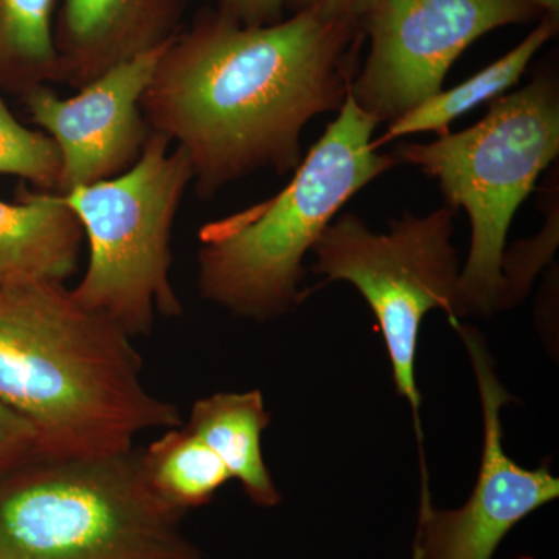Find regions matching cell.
I'll list each match as a JSON object with an SVG mask.
<instances>
[{
	"label": "cell",
	"instance_id": "obj_1",
	"mask_svg": "<svg viewBox=\"0 0 559 559\" xmlns=\"http://www.w3.org/2000/svg\"><path fill=\"white\" fill-rule=\"evenodd\" d=\"M359 31L316 9L257 27L219 14L173 38L143 119L187 154L201 200L263 168L294 171L307 124L349 94Z\"/></svg>",
	"mask_w": 559,
	"mask_h": 559
},
{
	"label": "cell",
	"instance_id": "obj_2",
	"mask_svg": "<svg viewBox=\"0 0 559 559\" xmlns=\"http://www.w3.org/2000/svg\"><path fill=\"white\" fill-rule=\"evenodd\" d=\"M0 403L28 421L43 459L121 454L145 430L182 425L143 382L130 334L64 283L0 286Z\"/></svg>",
	"mask_w": 559,
	"mask_h": 559
},
{
	"label": "cell",
	"instance_id": "obj_3",
	"mask_svg": "<svg viewBox=\"0 0 559 559\" xmlns=\"http://www.w3.org/2000/svg\"><path fill=\"white\" fill-rule=\"evenodd\" d=\"M380 124L348 94L285 189L202 227V299L255 320L277 318L300 304L305 255L342 207L395 165V157L378 153L373 134Z\"/></svg>",
	"mask_w": 559,
	"mask_h": 559
},
{
	"label": "cell",
	"instance_id": "obj_4",
	"mask_svg": "<svg viewBox=\"0 0 559 559\" xmlns=\"http://www.w3.org/2000/svg\"><path fill=\"white\" fill-rule=\"evenodd\" d=\"M558 156L559 81L554 70L489 103L487 116L468 130L401 148V160L439 182L448 207L469 216L471 249L455 286L452 325L460 316L503 310L507 235L540 173Z\"/></svg>",
	"mask_w": 559,
	"mask_h": 559
},
{
	"label": "cell",
	"instance_id": "obj_5",
	"mask_svg": "<svg viewBox=\"0 0 559 559\" xmlns=\"http://www.w3.org/2000/svg\"><path fill=\"white\" fill-rule=\"evenodd\" d=\"M140 452L33 457L0 477V559H202Z\"/></svg>",
	"mask_w": 559,
	"mask_h": 559
},
{
	"label": "cell",
	"instance_id": "obj_6",
	"mask_svg": "<svg viewBox=\"0 0 559 559\" xmlns=\"http://www.w3.org/2000/svg\"><path fill=\"white\" fill-rule=\"evenodd\" d=\"M171 145L151 131L130 170L62 194L90 242L87 270L70 290L132 340L150 336L157 316L179 318L183 310L170 277L171 230L193 171Z\"/></svg>",
	"mask_w": 559,
	"mask_h": 559
},
{
	"label": "cell",
	"instance_id": "obj_7",
	"mask_svg": "<svg viewBox=\"0 0 559 559\" xmlns=\"http://www.w3.org/2000/svg\"><path fill=\"white\" fill-rule=\"evenodd\" d=\"M455 210L437 209L426 216L411 213L377 234L359 216L344 213L330 224L311 252L312 271L325 283L348 282L362 294L378 320L396 392L409 401L417 421L421 395L415 381L419 329L428 312L451 319L459 280L454 246Z\"/></svg>",
	"mask_w": 559,
	"mask_h": 559
},
{
	"label": "cell",
	"instance_id": "obj_8",
	"mask_svg": "<svg viewBox=\"0 0 559 559\" xmlns=\"http://www.w3.org/2000/svg\"><path fill=\"white\" fill-rule=\"evenodd\" d=\"M539 11L527 0H370L362 20L369 57L349 95L380 123H392L443 91L474 40Z\"/></svg>",
	"mask_w": 559,
	"mask_h": 559
},
{
	"label": "cell",
	"instance_id": "obj_9",
	"mask_svg": "<svg viewBox=\"0 0 559 559\" xmlns=\"http://www.w3.org/2000/svg\"><path fill=\"white\" fill-rule=\"evenodd\" d=\"M476 371L484 415V454L476 488L457 510H437L423 477L414 559H492L511 530L558 499L559 480L547 468L527 469L503 450L500 409L511 401L500 384L481 337L455 323Z\"/></svg>",
	"mask_w": 559,
	"mask_h": 559
},
{
	"label": "cell",
	"instance_id": "obj_10",
	"mask_svg": "<svg viewBox=\"0 0 559 559\" xmlns=\"http://www.w3.org/2000/svg\"><path fill=\"white\" fill-rule=\"evenodd\" d=\"M171 40L114 66L75 97L62 98L50 86L22 97L60 150L58 194L116 178L139 160L151 132L140 103Z\"/></svg>",
	"mask_w": 559,
	"mask_h": 559
},
{
	"label": "cell",
	"instance_id": "obj_11",
	"mask_svg": "<svg viewBox=\"0 0 559 559\" xmlns=\"http://www.w3.org/2000/svg\"><path fill=\"white\" fill-rule=\"evenodd\" d=\"M178 0H66L55 32L61 83L90 84L114 66L175 38Z\"/></svg>",
	"mask_w": 559,
	"mask_h": 559
},
{
	"label": "cell",
	"instance_id": "obj_12",
	"mask_svg": "<svg viewBox=\"0 0 559 559\" xmlns=\"http://www.w3.org/2000/svg\"><path fill=\"white\" fill-rule=\"evenodd\" d=\"M84 231L62 194L28 191L0 201V286L66 283L79 266Z\"/></svg>",
	"mask_w": 559,
	"mask_h": 559
},
{
	"label": "cell",
	"instance_id": "obj_13",
	"mask_svg": "<svg viewBox=\"0 0 559 559\" xmlns=\"http://www.w3.org/2000/svg\"><path fill=\"white\" fill-rule=\"evenodd\" d=\"M270 423L260 390H249L198 400L183 425L218 455L230 479L240 481L246 496L263 509L282 500L261 452V436Z\"/></svg>",
	"mask_w": 559,
	"mask_h": 559
},
{
	"label": "cell",
	"instance_id": "obj_14",
	"mask_svg": "<svg viewBox=\"0 0 559 559\" xmlns=\"http://www.w3.org/2000/svg\"><path fill=\"white\" fill-rule=\"evenodd\" d=\"M557 27V16L547 13L538 27L506 57L499 58L459 86L450 91H440L429 100L423 102L417 108L389 123L384 138L377 142L378 146L404 135L421 132L444 134L452 121L457 120L463 114L502 97L514 84L520 83L530 61L554 38Z\"/></svg>",
	"mask_w": 559,
	"mask_h": 559
},
{
	"label": "cell",
	"instance_id": "obj_15",
	"mask_svg": "<svg viewBox=\"0 0 559 559\" xmlns=\"http://www.w3.org/2000/svg\"><path fill=\"white\" fill-rule=\"evenodd\" d=\"M53 11L55 0H0V90L61 83Z\"/></svg>",
	"mask_w": 559,
	"mask_h": 559
},
{
	"label": "cell",
	"instance_id": "obj_16",
	"mask_svg": "<svg viewBox=\"0 0 559 559\" xmlns=\"http://www.w3.org/2000/svg\"><path fill=\"white\" fill-rule=\"evenodd\" d=\"M140 462L157 496L183 514L209 503L230 480L218 455L182 425L165 429L140 452Z\"/></svg>",
	"mask_w": 559,
	"mask_h": 559
},
{
	"label": "cell",
	"instance_id": "obj_17",
	"mask_svg": "<svg viewBox=\"0 0 559 559\" xmlns=\"http://www.w3.org/2000/svg\"><path fill=\"white\" fill-rule=\"evenodd\" d=\"M0 175L17 176L39 191L57 193L61 179V154L43 131L28 130L16 120L0 97Z\"/></svg>",
	"mask_w": 559,
	"mask_h": 559
},
{
	"label": "cell",
	"instance_id": "obj_18",
	"mask_svg": "<svg viewBox=\"0 0 559 559\" xmlns=\"http://www.w3.org/2000/svg\"><path fill=\"white\" fill-rule=\"evenodd\" d=\"M550 209L547 221L538 237L522 242L520 248L510 250L503 255V300L502 308L516 304L530 288L536 272L554 255L558 242L559 209L558 194L549 202Z\"/></svg>",
	"mask_w": 559,
	"mask_h": 559
},
{
	"label": "cell",
	"instance_id": "obj_19",
	"mask_svg": "<svg viewBox=\"0 0 559 559\" xmlns=\"http://www.w3.org/2000/svg\"><path fill=\"white\" fill-rule=\"evenodd\" d=\"M35 430L21 415L0 403V477L35 457Z\"/></svg>",
	"mask_w": 559,
	"mask_h": 559
},
{
	"label": "cell",
	"instance_id": "obj_20",
	"mask_svg": "<svg viewBox=\"0 0 559 559\" xmlns=\"http://www.w3.org/2000/svg\"><path fill=\"white\" fill-rule=\"evenodd\" d=\"M289 0H218L221 16L248 27L275 24Z\"/></svg>",
	"mask_w": 559,
	"mask_h": 559
},
{
	"label": "cell",
	"instance_id": "obj_21",
	"mask_svg": "<svg viewBox=\"0 0 559 559\" xmlns=\"http://www.w3.org/2000/svg\"><path fill=\"white\" fill-rule=\"evenodd\" d=\"M299 2L300 9H316L362 28L364 14L369 9L370 0H299Z\"/></svg>",
	"mask_w": 559,
	"mask_h": 559
},
{
	"label": "cell",
	"instance_id": "obj_22",
	"mask_svg": "<svg viewBox=\"0 0 559 559\" xmlns=\"http://www.w3.org/2000/svg\"><path fill=\"white\" fill-rule=\"evenodd\" d=\"M533 5L538 7L540 10H546L547 13L557 16L559 10V0H527Z\"/></svg>",
	"mask_w": 559,
	"mask_h": 559
}]
</instances>
